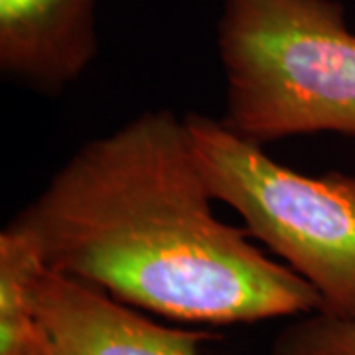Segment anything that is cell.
Instances as JSON below:
<instances>
[{"instance_id":"277c9868","label":"cell","mask_w":355,"mask_h":355,"mask_svg":"<svg viewBox=\"0 0 355 355\" xmlns=\"http://www.w3.org/2000/svg\"><path fill=\"white\" fill-rule=\"evenodd\" d=\"M214 336L170 328L95 286L44 265L32 288V330L22 355H203Z\"/></svg>"},{"instance_id":"7a4b0ae2","label":"cell","mask_w":355,"mask_h":355,"mask_svg":"<svg viewBox=\"0 0 355 355\" xmlns=\"http://www.w3.org/2000/svg\"><path fill=\"white\" fill-rule=\"evenodd\" d=\"M221 125L254 146L300 135L355 139V34L338 0H223Z\"/></svg>"},{"instance_id":"3957f363","label":"cell","mask_w":355,"mask_h":355,"mask_svg":"<svg viewBox=\"0 0 355 355\" xmlns=\"http://www.w3.org/2000/svg\"><path fill=\"white\" fill-rule=\"evenodd\" d=\"M217 202L320 296V312L355 320V174L304 176L235 137L219 119L186 114Z\"/></svg>"},{"instance_id":"6da1fadb","label":"cell","mask_w":355,"mask_h":355,"mask_svg":"<svg viewBox=\"0 0 355 355\" xmlns=\"http://www.w3.org/2000/svg\"><path fill=\"white\" fill-rule=\"evenodd\" d=\"M186 116L156 109L91 139L12 221L44 265L140 312L233 326L320 312V296L214 214Z\"/></svg>"},{"instance_id":"5b68a950","label":"cell","mask_w":355,"mask_h":355,"mask_svg":"<svg viewBox=\"0 0 355 355\" xmlns=\"http://www.w3.org/2000/svg\"><path fill=\"white\" fill-rule=\"evenodd\" d=\"M97 0H0V69L58 93L97 53Z\"/></svg>"},{"instance_id":"8992f818","label":"cell","mask_w":355,"mask_h":355,"mask_svg":"<svg viewBox=\"0 0 355 355\" xmlns=\"http://www.w3.org/2000/svg\"><path fill=\"white\" fill-rule=\"evenodd\" d=\"M44 266L38 249L12 223L0 233V355H22L32 330V288Z\"/></svg>"},{"instance_id":"52a82bcc","label":"cell","mask_w":355,"mask_h":355,"mask_svg":"<svg viewBox=\"0 0 355 355\" xmlns=\"http://www.w3.org/2000/svg\"><path fill=\"white\" fill-rule=\"evenodd\" d=\"M270 355H355V320L324 312L298 316L277 334Z\"/></svg>"}]
</instances>
